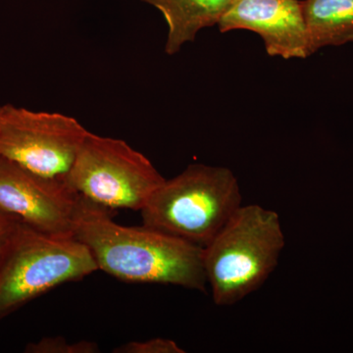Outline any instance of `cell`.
Here are the masks:
<instances>
[{
	"label": "cell",
	"instance_id": "obj_1",
	"mask_svg": "<svg viewBox=\"0 0 353 353\" xmlns=\"http://www.w3.org/2000/svg\"><path fill=\"white\" fill-rule=\"evenodd\" d=\"M110 210L79 194L74 238L88 246L99 270L125 282L205 292L202 246L145 225L121 226Z\"/></svg>",
	"mask_w": 353,
	"mask_h": 353
},
{
	"label": "cell",
	"instance_id": "obj_2",
	"mask_svg": "<svg viewBox=\"0 0 353 353\" xmlns=\"http://www.w3.org/2000/svg\"><path fill=\"white\" fill-rule=\"evenodd\" d=\"M285 245L276 211L241 205L203 248V265L212 299L219 306L238 303L266 282Z\"/></svg>",
	"mask_w": 353,
	"mask_h": 353
},
{
	"label": "cell",
	"instance_id": "obj_3",
	"mask_svg": "<svg viewBox=\"0 0 353 353\" xmlns=\"http://www.w3.org/2000/svg\"><path fill=\"white\" fill-rule=\"evenodd\" d=\"M241 206L240 185L233 172L192 164L165 180L141 213L145 226L204 248Z\"/></svg>",
	"mask_w": 353,
	"mask_h": 353
},
{
	"label": "cell",
	"instance_id": "obj_4",
	"mask_svg": "<svg viewBox=\"0 0 353 353\" xmlns=\"http://www.w3.org/2000/svg\"><path fill=\"white\" fill-rule=\"evenodd\" d=\"M97 270L82 241L43 233L21 222L0 267V320L57 285Z\"/></svg>",
	"mask_w": 353,
	"mask_h": 353
},
{
	"label": "cell",
	"instance_id": "obj_5",
	"mask_svg": "<svg viewBox=\"0 0 353 353\" xmlns=\"http://www.w3.org/2000/svg\"><path fill=\"white\" fill-rule=\"evenodd\" d=\"M66 181L104 208L141 211L165 179L126 141L88 132Z\"/></svg>",
	"mask_w": 353,
	"mask_h": 353
},
{
	"label": "cell",
	"instance_id": "obj_6",
	"mask_svg": "<svg viewBox=\"0 0 353 353\" xmlns=\"http://www.w3.org/2000/svg\"><path fill=\"white\" fill-rule=\"evenodd\" d=\"M88 130L71 116L2 105L0 157L43 176L66 180Z\"/></svg>",
	"mask_w": 353,
	"mask_h": 353
},
{
	"label": "cell",
	"instance_id": "obj_7",
	"mask_svg": "<svg viewBox=\"0 0 353 353\" xmlns=\"http://www.w3.org/2000/svg\"><path fill=\"white\" fill-rule=\"evenodd\" d=\"M79 194L66 180L48 178L0 157V208L43 233L74 236Z\"/></svg>",
	"mask_w": 353,
	"mask_h": 353
},
{
	"label": "cell",
	"instance_id": "obj_8",
	"mask_svg": "<svg viewBox=\"0 0 353 353\" xmlns=\"http://www.w3.org/2000/svg\"><path fill=\"white\" fill-rule=\"evenodd\" d=\"M218 27L221 32H256L270 57L304 59L311 55L301 0H234Z\"/></svg>",
	"mask_w": 353,
	"mask_h": 353
},
{
	"label": "cell",
	"instance_id": "obj_9",
	"mask_svg": "<svg viewBox=\"0 0 353 353\" xmlns=\"http://www.w3.org/2000/svg\"><path fill=\"white\" fill-rule=\"evenodd\" d=\"M163 15L168 26L165 52L176 54L204 28L218 25L234 0H141Z\"/></svg>",
	"mask_w": 353,
	"mask_h": 353
},
{
	"label": "cell",
	"instance_id": "obj_10",
	"mask_svg": "<svg viewBox=\"0 0 353 353\" xmlns=\"http://www.w3.org/2000/svg\"><path fill=\"white\" fill-rule=\"evenodd\" d=\"M311 54L353 41V0H303Z\"/></svg>",
	"mask_w": 353,
	"mask_h": 353
},
{
	"label": "cell",
	"instance_id": "obj_11",
	"mask_svg": "<svg viewBox=\"0 0 353 353\" xmlns=\"http://www.w3.org/2000/svg\"><path fill=\"white\" fill-rule=\"evenodd\" d=\"M101 352L94 341H81L68 343L63 336L43 338L28 343L25 352L28 353H97Z\"/></svg>",
	"mask_w": 353,
	"mask_h": 353
},
{
	"label": "cell",
	"instance_id": "obj_12",
	"mask_svg": "<svg viewBox=\"0 0 353 353\" xmlns=\"http://www.w3.org/2000/svg\"><path fill=\"white\" fill-rule=\"evenodd\" d=\"M115 353H185L176 341L155 338L143 341H129L113 350Z\"/></svg>",
	"mask_w": 353,
	"mask_h": 353
},
{
	"label": "cell",
	"instance_id": "obj_13",
	"mask_svg": "<svg viewBox=\"0 0 353 353\" xmlns=\"http://www.w3.org/2000/svg\"><path fill=\"white\" fill-rule=\"evenodd\" d=\"M22 221L0 208V267Z\"/></svg>",
	"mask_w": 353,
	"mask_h": 353
},
{
	"label": "cell",
	"instance_id": "obj_14",
	"mask_svg": "<svg viewBox=\"0 0 353 353\" xmlns=\"http://www.w3.org/2000/svg\"><path fill=\"white\" fill-rule=\"evenodd\" d=\"M2 105H0V119H1Z\"/></svg>",
	"mask_w": 353,
	"mask_h": 353
}]
</instances>
